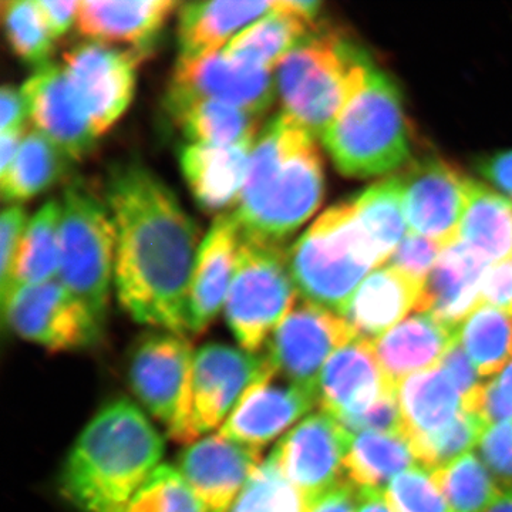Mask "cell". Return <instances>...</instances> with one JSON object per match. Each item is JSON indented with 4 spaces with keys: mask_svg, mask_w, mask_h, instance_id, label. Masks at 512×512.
<instances>
[{
    "mask_svg": "<svg viewBox=\"0 0 512 512\" xmlns=\"http://www.w3.org/2000/svg\"><path fill=\"white\" fill-rule=\"evenodd\" d=\"M107 202L116 229L114 288L141 325L184 336L200 229L175 192L144 164L114 165Z\"/></svg>",
    "mask_w": 512,
    "mask_h": 512,
    "instance_id": "obj_1",
    "label": "cell"
},
{
    "mask_svg": "<svg viewBox=\"0 0 512 512\" xmlns=\"http://www.w3.org/2000/svg\"><path fill=\"white\" fill-rule=\"evenodd\" d=\"M163 454V437L146 413L131 400H113L74 441L60 491L80 512H123Z\"/></svg>",
    "mask_w": 512,
    "mask_h": 512,
    "instance_id": "obj_2",
    "label": "cell"
},
{
    "mask_svg": "<svg viewBox=\"0 0 512 512\" xmlns=\"http://www.w3.org/2000/svg\"><path fill=\"white\" fill-rule=\"evenodd\" d=\"M325 173L316 137L285 113L259 131L234 214L242 234L282 242L318 210Z\"/></svg>",
    "mask_w": 512,
    "mask_h": 512,
    "instance_id": "obj_3",
    "label": "cell"
},
{
    "mask_svg": "<svg viewBox=\"0 0 512 512\" xmlns=\"http://www.w3.org/2000/svg\"><path fill=\"white\" fill-rule=\"evenodd\" d=\"M373 66L362 46L338 30L319 26L276 69L282 110L322 138L362 89Z\"/></svg>",
    "mask_w": 512,
    "mask_h": 512,
    "instance_id": "obj_4",
    "label": "cell"
},
{
    "mask_svg": "<svg viewBox=\"0 0 512 512\" xmlns=\"http://www.w3.org/2000/svg\"><path fill=\"white\" fill-rule=\"evenodd\" d=\"M288 264L302 301L340 316L367 276L384 265L352 198L328 208L303 232L288 248Z\"/></svg>",
    "mask_w": 512,
    "mask_h": 512,
    "instance_id": "obj_5",
    "label": "cell"
},
{
    "mask_svg": "<svg viewBox=\"0 0 512 512\" xmlns=\"http://www.w3.org/2000/svg\"><path fill=\"white\" fill-rule=\"evenodd\" d=\"M320 140L345 177H379L406 167L412 137L397 83L373 66L362 89Z\"/></svg>",
    "mask_w": 512,
    "mask_h": 512,
    "instance_id": "obj_6",
    "label": "cell"
},
{
    "mask_svg": "<svg viewBox=\"0 0 512 512\" xmlns=\"http://www.w3.org/2000/svg\"><path fill=\"white\" fill-rule=\"evenodd\" d=\"M60 205L59 281L104 320L116 259V229L106 192L74 177L64 187Z\"/></svg>",
    "mask_w": 512,
    "mask_h": 512,
    "instance_id": "obj_7",
    "label": "cell"
},
{
    "mask_svg": "<svg viewBox=\"0 0 512 512\" xmlns=\"http://www.w3.org/2000/svg\"><path fill=\"white\" fill-rule=\"evenodd\" d=\"M296 286L282 242L242 234L225 316L239 346L258 355L296 305Z\"/></svg>",
    "mask_w": 512,
    "mask_h": 512,
    "instance_id": "obj_8",
    "label": "cell"
},
{
    "mask_svg": "<svg viewBox=\"0 0 512 512\" xmlns=\"http://www.w3.org/2000/svg\"><path fill=\"white\" fill-rule=\"evenodd\" d=\"M264 367V355L222 343L195 350L180 409L168 427L171 439L192 444L221 429Z\"/></svg>",
    "mask_w": 512,
    "mask_h": 512,
    "instance_id": "obj_9",
    "label": "cell"
},
{
    "mask_svg": "<svg viewBox=\"0 0 512 512\" xmlns=\"http://www.w3.org/2000/svg\"><path fill=\"white\" fill-rule=\"evenodd\" d=\"M2 322L19 338L52 352L90 348L103 330V320L59 279L18 289L3 309Z\"/></svg>",
    "mask_w": 512,
    "mask_h": 512,
    "instance_id": "obj_10",
    "label": "cell"
},
{
    "mask_svg": "<svg viewBox=\"0 0 512 512\" xmlns=\"http://www.w3.org/2000/svg\"><path fill=\"white\" fill-rule=\"evenodd\" d=\"M343 316L302 301L293 306L266 343L276 375L318 393L320 373L336 350L355 339Z\"/></svg>",
    "mask_w": 512,
    "mask_h": 512,
    "instance_id": "obj_11",
    "label": "cell"
},
{
    "mask_svg": "<svg viewBox=\"0 0 512 512\" xmlns=\"http://www.w3.org/2000/svg\"><path fill=\"white\" fill-rule=\"evenodd\" d=\"M143 56L99 42L80 43L64 53V72L97 136L106 134L130 107Z\"/></svg>",
    "mask_w": 512,
    "mask_h": 512,
    "instance_id": "obj_12",
    "label": "cell"
},
{
    "mask_svg": "<svg viewBox=\"0 0 512 512\" xmlns=\"http://www.w3.org/2000/svg\"><path fill=\"white\" fill-rule=\"evenodd\" d=\"M402 180L407 224L413 234L444 249L460 241L473 178L443 158L424 157L406 165Z\"/></svg>",
    "mask_w": 512,
    "mask_h": 512,
    "instance_id": "obj_13",
    "label": "cell"
},
{
    "mask_svg": "<svg viewBox=\"0 0 512 512\" xmlns=\"http://www.w3.org/2000/svg\"><path fill=\"white\" fill-rule=\"evenodd\" d=\"M352 434L335 417L312 413L274 448L285 476L309 504L345 481V458Z\"/></svg>",
    "mask_w": 512,
    "mask_h": 512,
    "instance_id": "obj_14",
    "label": "cell"
},
{
    "mask_svg": "<svg viewBox=\"0 0 512 512\" xmlns=\"http://www.w3.org/2000/svg\"><path fill=\"white\" fill-rule=\"evenodd\" d=\"M316 404L318 393L286 382L265 357L261 375L248 387L218 433L245 446L262 448L296 421L305 419Z\"/></svg>",
    "mask_w": 512,
    "mask_h": 512,
    "instance_id": "obj_15",
    "label": "cell"
},
{
    "mask_svg": "<svg viewBox=\"0 0 512 512\" xmlns=\"http://www.w3.org/2000/svg\"><path fill=\"white\" fill-rule=\"evenodd\" d=\"M168 89L220 101L264 116L278 96L274 72L232 59L224 50L198 59H178Z\"/></svg>",
    "mask_w": 512,
    "mask_h": 512,
    "instance_id": "obj_16",
    "label": "cell"
},
{
    "mask_svg": "<svg viewBox=\"0 0 512 512\" xmlns=\"http://www.w3.org/2000/svg\"><path fill=\"white\" fill-rule=\"evenodd\" d=\"M29 119L73 163L92 154L99 136L73 92L63 66L39 67L22 86Z\"/></svg>",
    "mask_w": 512,
    "mask_h": 512,
    "instance_id": "obj_17",
    "label": "cell"
},
{
    "mask_svg": "<svg viewBox=\"0 0 512 512\" xmlns=\"http://www.w3.org/2000/svg\"><path fill=\"white\" fill-rule=\"evenodd\" d=\"M261 463V448L245 446L218 433L185 448L177 468L202 511L228 512Z\"/></svg>",
    "mask_w": 512,
    "mask_h": 512,
    "instance_id": "obj_18",
    "label": "cell"
},
{
    "mask_svg": "<svg viewBox=\"0 0 512 512\" xmlns=\"http://www.w3.org/2000/svg\"><path fill=\"white\" fill-rule=\"evenodd\" d=\"M192 357L190 342L170 332L141 340L131 355V389L141 406L167 427L180 409Z\"/></svg>",
    "mask_w": 512,
    "mask_h": 512,
    "instance_id": "obj_19",
    "label": "cell"
},
{
    "mask_svg": "<svg viewBox=\"0 0 512 512\" xmlns=\"http://www.w3.org/2000/svg\"><path fill=\"white\" fill-rule=\"evenodd\" d=\"M396 384L384 375L373 343L355 338L336 350L320 373L319 406L338 421L360 416Z\"/></svg>",
    "mask_w": 512,
    "mask_h": 512,
    "instance_id": "obj_20",
    "label": "cell"
},
{
    "mask_svg": "<svg viewBox=\"0 0 512 512\" xmlns=\"http://www.w3.org/2000/svg\"><path fill=\"white\" fill-rule=\"evenodd\" d=\"M491 262L463 239L441 252L421 289L417 313H430L450 325L461 326L483 306L481 289Z\"/></svg>",
    "mask_w": 512,
    "mask_h": 512,
    "instance_id": "obj_21",
    "label": "cell"
},
{
    "mask_svg": "<svg viewBox=\"0 0 512 512\" xmlns=\"http://www.w3.org/2000/svg\"><path fill=\"white\" fill-rule=\"evenodd\" d=\"M241 227L234 212L217 215L202 238L192 274L188 325L204 332L225 308L234 281Z\"/></svg>",
    "mask_w": 512,
    "mask_h": 512,
    "instance_id": "obj_22",
    "label": "cell"
},
{
    "mask_svg": "<svg viewBox=\"0 0 512 512\" xmlns=\"http://www.w3.org/2000/svg\"><path fill=\"white\" fill-rule=\"evenodd\" d=\"M255 140L232 146L188 143L183 147L181 173L202 210L221 215L238 207Z\"/></svg>",
    "mask_w": 512,
    "mask_h": 512,
    "instance_id": "obj_23",
    "label": "cell"
},
{
    "mask_svg": "<svg viewBox=\"0 0 512 512\" xmlns=\"http://www.w3.org/2000/svg\"><path fill=\"white\" fill-rule=\"evenodd\" d=\"M180 6L175 0H80L76 26L90 42L130 45L143 52Z\"/></svg>",
    "mask_w": 512,
    "mask_h": 512,
    "instance_id": "obj_24",
    "label": "cell"
},
{
    "mask_svg": "<svg viewBox=\"0 0 512 512\" xmlns=\"http://www.w3.org/2000/svg\"><path fill=\"white\" fill-rule=\"evenodd\" d=\"M458 339L460 326L416 313L376 340L373 348L384 375L397 386L407 377L436 369Z\"/></svg>",
    "mask_w": 512,
    "mask_h": 512,
    "instance_id": "obj_25",
    "label": "cell"
},
{
    "mask_svg": "<svg viewBox=\"0 0 512 512\" xmlns=\"http://www.w3.org/2000/svg\"><path fill=\"white\" fill-rule=\"evenodd\" d=\"M423 285L393 266H380L362 282L342 316L356 338L375 343L416 309Z\"/></svg>",
    "mask_w": 512,
    "mask_h": 512,
    "instance_id": "obj_26",
    "label": "cell"
},
{
    "mask_svg": "<svg viewBox=\"0 0 512 512\" xmlns=\"http://www.w3.org/2000/svg\"><path fill=\"white\" fill-rule=\"evenodd\" d=\"M275 8L274 2L181 3L178 9V59H198L221 52L228 43L256 20Z\"/></svg>",
    "mask_w": 512,
    "mask_h": 512,
    "instance_id": "obj_27",
    "label": "cell"
},
{
    "mask_svg": "<svg viewBox=\"0 0 512 512\" xmlns=\"http://www.w3.org/2000/svg\"><path fill=\"white\" fill-rule=\"evenodd\" d=\"M165 110L191 144L232 146L259 134L261 117L248 111L168 89Z\"/></svg>",
    "mask_w": 512,
    "mask_h": 512,
    "instance_id": "obj_28",
    "label": "cell"
},
{
    "mask_svg": "<svg viewBox=\"0 0 512 512\" xmlns=\"http://www.w3.org/2000/svg\"><path fill=\"white\" fill-rule=\"evenodd\" d=\"M318 28L292 12L285 0H275L274 10L239 32L224 53L238 62L274 72Z\"/></svg>",
    "mask_w": 512,
    "mask_h": 512,
    "instance_id": "obj_29",
    "label": "cell"
},
{
    "mask_svg": "<svg viewBox=\"0 0 512 512\" xmlns=\"http://www.w3.org/2000/svg\"><path fill=\"white\" fill-rule=\"evenodd\" d=\"M397 396L409 439L437 433L464 412L460 394L441 367L407 377L397 384Z\"/></svg>",
    "mask_w": 512,
    "mask_h": 512,
    "instance_id": "obj_30",
    "label": "cell"
},
{
    "mask_svg": "<svg viewBox=\"0 0 512 512\" xmlns=\"http://www.w3.org/2000/svg\"><path fill=\"white\" fill-rule=\"evenodd\" d=\"M420 466L406 434L359 433L350 441L345 478L357 490L384 491L394 478Z\"/></svg>",
    "mask_w": 512,
    "mask_h": 512,
    "instance_id": "obj_31",
    "label": "cell"
},
{
    "mask_svg": "<svg viewBox=\"0 0 512 512\" xmlns=\"http://www.w3.org/2000/svg\"><path fill=\"white\" fill-rule=\"evenodd\" d=\"M73 161L49 138L33 128L23 136L18 156L8 173L0 177L2 197L20 205L52 188L69 174Z\"/></svg>",
    "mask_w": 512,
    "mask_h": 512,
    "instance_id": "obj_32",
    "label": "cell"
},
{
    "mask_svg": "<svg viewBox=\"0 0 512 512\" xmlns=\"http://www.w3.org/2000/svg\"><path fill=\"white\" fill-rule=\"evenodd\" d=\"M60 201L49 200L29 218L22 239H20L18 258L13 271L10 296L26 286L46 284L59 279L60 269Z\"/></svg>",
    "mask_w": 512,
    "mask_h": 512,
    "instance_id": "obj_33",
    "label": "cell"
},
{
    "mask_svg": "<svg viewBox=\"0 0 512 512\" xmlns=\"http://www.w3.org/2000/svg\"><path fill=\"white\" fill-rule=\"evenodd\" d=\"M461 239L491 264L512 256V201L487 185L471 181Z\"/></svg>",
    "mask_w": 512,
    "mask_h": 512,
    "instance_id": "obj_34",
    "label": "cell"
},
{
    "mask_svg": "<svg viewBox=\"0 0 512 512\" xmlns=\"http://www.w3.org/2000/svg\"><path fill=\"white\" fill-rule=\"evenodd\" d=\"M357 217L383 264L407 235L402 175H392L352 197Z\"/></svg>",
    "mask_w": 512,
    "mask_h": 512,
    "instance_id": "obj_35",
    "label": "cell"
},
{
    "mask_svg": "<svg viewBox=\"0 0 512 512\" xmlns=\"http://www.w3.org/2000/svg\"><path fill=\"white\" fill-rule=\"evenodd\" d=\"M460 343L481 377L512 363V316L483 305L460 326Z\"/></svg>",
    "mask_w": 512,
    "mask_h": 512,
    "instance_id": "obj_36",
    "label": "cell"
},
{
    "mask_svg": "<svg viewBox=\"0 0 512 512\" xmlns=\"http://www.w3.org/2000/svg\"><path fill=\"white\" fill-rule=\"evenodd\" d=\"M431 471L454 512H485L503 490L474 453Z\"/></svg>",
    "mask_w": 512,
    "mask_h": 512,
    "instance_id": "obj_37",
    "label": "cell"
},
{
    "mask_svg": "<svg viewBox=\"0 0 512 512\" xmlns=\"http://www.w3.org/2000/svg\"><path fill=\"white\" fill-rule=\"evenodd\" d=\"M309 505L285 476L272 451L256 468L228 512H306Z\"/></svg>",
    "mask_w": 512,
    "mask_h": 512,
    "instance_id": "obj_38",
    "label": "cell"
},
{
    "mask_svg": "<svg viewBox=\"0 0 512 512\" xmlns=\"http://www.w3.org/2000/svg\"><path fill=\"white\" fill-rule=\"evenodd\" d=\"M0 9L3 29L13 53L36 69L49 64L55 39L50 35L37 2L3 0Z\"/></svg>",
    "mask_w": 512,
    "mask_h": 512,
    "instance_id": "obj_39",
    "label": "cell"
},
{
    "mask_svg": "<svg viewBox=\"0 0 512 512\" xmlns=\"http://www.w3.org/2000/svg\"><path fill=\"white\" fill-rule=\"evenodd\" d=\"M490 424L480 413L461 412L450 426L429 436L412 437L414 454L420 466L437 470L473 453Z\"/></svg>",
    "mask_w": 512,
    "mask_h": 512,
    "instance_id": "obj_40",
    "label": "cell"
},
{
    "mask_svg": "<svg viewBox=\"0 0 512 512\" xmlns=\"http://www.w3.org/2000/svg\"><path fill=\"white\" fill-rule=\"evenodd\" d=\"M123 512H204L177 467L161 464Z\"/></svg>",
    "mask_w": 512,
    "mask_h": 512,
    "instance_id": "obj_41",
    "label": "cell"
},
{
    "mask_svg": "<svg viewBox=\"0 0 512 512\" xmlns=\"http://www.w3.org/2000/svg\"><path fill=\"white\" fill-rule=\"evenodd\" d=\"M396 512H454L433 471L416 466L394 478L384 490Z\"/></svg>",
    "mask_w": 512,
    "mask_h": 512,
    "instance_id": "obj_42",
    "label": "cell"
},
{
    "mask_svg": "<svg viewBox=\"0 0 512 512\" xmlns=\"http://www.w3.org/2000/svg\"><path fill=\"white\" fill-rule=\"evenodd\" d=\"M440 367L460 394L464 412H480L485 383L466 350L461 346L460 339L448 350L441 360Z\"/></svg>",
    "mask_w": 512,
    "mask_h": 512,
    "instance_id": "obj_43",
    "label": "cell"
},
{
    "mask_svg": "<svg viewBox=\"0 0 512 512\" xmlns=\"http://www.w3.org/2000/svg\"><path fill=\"white\" fill-rule=\"evenodd\" d=\"M352 436L359 433L406 434L397 386L387 390L379 400L360 416L339 421Z\"/></svg>",
    "mask_w": 512,
    "mask_h": 512,
    "instance_id": "obj_44",
    "label": "cell"
},
{
    "mask_svg": "<svg viewBox=\"0 0 512 512\" xmlns=\"http://www.w3.org/2000/svg\"><path fill=\"white\" fill-rule=\"evenodd\" d=\"M28 221L26 211L20 205H9L2 212V221H0V309L5 306L9 298L20 239H22Z\"/></svg>",
    "mask_w": 512,
    "mask_h": 512,
    "instance_id": "obj_45",
    "label": "cell"
},
{
    "mask_svg": "<svg viewBox=\"0 0 512 512\" xmlns=\"http://www.w3.org/2000/svg\"><path fill=\"white\" fill-rule=\"evenodd\" d=\"M477 447L478 457L500 487H512V420L490 424Z\"/></svg>",
    "mask_w": 512,
    "mask_h": 512,
    "instance_id": "obj_46",
    "label": "cell"
},
{
    "mask_svg": "<svg viewBox=\"0 0 512 512\" xmlns=\"http://www.w3.org/2000/svg\"><path fill=\"white\" fill-rule=\"evenodd\" d=\"M443 251L444 248L437 242L412 232L397 245L384 265L393 266L424 284Z\"/></svg>",
    "mask_w": 512,
    "mask_h": 512,
    "instance_id": "obj_47",
    "label": "cell"
},
{
    "mask_svg": "<svg viewBox=\"0 0 512 512\" xmlns=\"http://www.w3.org/2000/svg\"><path fill=\"white\" fill-rule=\"evenodd\" d=\"M488 424L512 420V363L485 383L480 412Z\"/></svg>",
    "mask_w": 512,
    "mask_h": 512,
    "instance_id": "obj_48",
    "label": "cell"
},
{
    "mask_svg": "<svg viewBox=\"0 0 512 512\" xmlns=\"http://www.w3.org/2000/svg\"><path fill=\"white\" fill-rule=\"evenodd\" d=\"M483 305L512 316V256L491 265L481 289Z\"/></svg>",
    "mask_w": 512,
    "mask_h": 512,
    "instance_id": "obj_49",
    "label": "cell"
},
{
    "mask_svg": "<svg viewBox=\"0 0 512 512\" xmlns=\"http://www.w3.org/2000/svg\"><path fill=\"white\" fill-rule=\"evenodd\" d=\"M53 39L63 37L77 22L80 2L77 0H36Z\"/></svg>",
    "mask_w": 512,
    "mask_h": 512,
    "instance_id": "obj_50",
    "label": "cell"
},
{
    "mask_svg": "<svg viewBox=\"0 0 512 512\" xmlns=\"http://www.w3.org/2000/svg\"><path fill=\"white\" fill-rule=\"evenodd\" d=\"M0 107H2L0 110L2 111V120H0L2 134L25 128L29 111L22 90L15 89L9 84L3 86L2 92H0Z\"/></svg>",
    "mask_w": 512,
    "mask_h": 512,
    "instance_id": "obj_51",
    "label": "cell"
},
{
    "mask_svg": "<svg viewBox=\"0 0 512 512\" xmlns=\"http://www.w3.org/2000/svg\"><path fill=\"white\" fill-rule=\"evenodd\" d=\"M477 170L485 180L512 198V150L498 151L481 158Z\"/></svg>",
    "mask_w": 512,
    "mask_h": 512,
    "instance_id": "obj_52",
    "label": "cell"
},
{
    "mask_svg": "<svg viewBox=\"0 0 512 512\" xmlns=\"http://www.w3.org/2000/svg\"><path fill=\"white\" fill-rule=\"evenodd\" d=\"M357 498L359 490L345 480L313 501L306 512H356Z\"/></svg>",
    "mask_w": 512,
    "mask_h": 512,
    "instance_id": "obj_53",
    "label": "cell"
},
{
    "mask_svg": "<svg viewBox=\"0 0 512 512\" xmlns=\"http://www.w3.org/2000/svg\"><path fill=\"white\" fill-rule=\"evenodd\" d=\"M26 130H13L8 133L0 134V177L8 173L10 165L18 156L20 144H22L23 136Z\"/></svg>",
    "mask_w": 512,
    "mask_h": 512,
    "instance_id": "obj_54",
    "label": "cell"
},
{
    "mask_svg": "<svg viewBox=\"0 0 512 512\" xmlns=\"http://www.w3.org/2000/svg\"><path fill=\"white\" fill-rule=\"evenodd\" d=\"M356 512H396L387 501L384 491L359 490Z\"/></svg>",
    "mask_w": 512,
    "mask_h": 512,
    "instance_id": "obj_55",
    "label": "cell"
},
{
    "mask_svg": "<svg viewBox=\"0 0 512 512\" xmlns=\"http://www.w3.org/2000/svg\"><path fill=\"white\" fill-rule=\"evenodd\" d=\"M485 512H512V487L503 488L497 500Z\"/></svg>",
    "mask_w": 512,
    "mask_h": 512,
    "instance_id": "obj_56",
    "label": "cell"
}]
</instances>
